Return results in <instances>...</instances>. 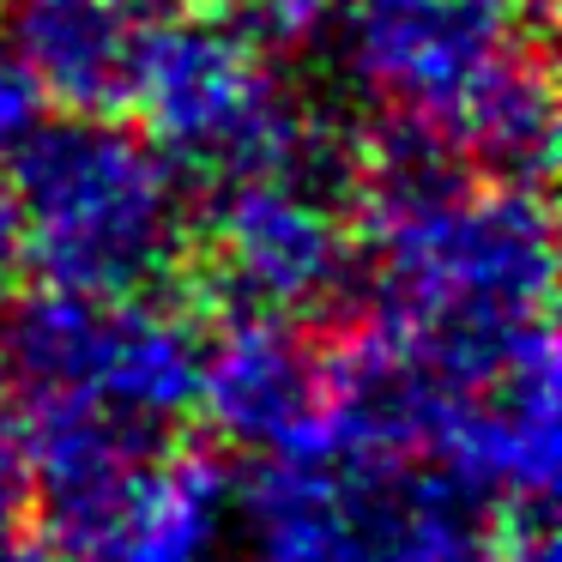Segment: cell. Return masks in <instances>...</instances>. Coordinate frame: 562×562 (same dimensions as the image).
<instances>
[{"instance_id": "1", "label": "cell", "mask_w": 562, "mask_h": 562, "mask_svg": "<svg viewBox=\"0 0 562 562\" xmlns=\"http://www.w3.org/2000/svg\"><path fill=\"white\" fill-rule=\"evenodd\" d=\"M19 267L98 296H170L188 260L182 170L127 115H37L0 158Z\"/></svg>"}, {"instance_id": "2", "label": "cell", "mask_w": 562, "mask_h": 562, "mask_svg": "<svg viewBox=\"0 0 562 562\" xmlns=\"http://www.w3.org/2000/svg\"><path fill=\"white\" fill-rule=\"evenodd\" d=\"M243 514L260 562H477L502 496L436 453L308 441L248 472Z\"/></svg>"}, {"instance_id": "3", "label": "cell", "mask_w": 562, "mask_h": 562, "mask_svg": "<svg viewBox=\"0 0 562 562\" xmlns=\"http://www.w3.org/2000/svg\"><path fill=\"white\" fill-rule=\"evenodd\" d=\"M182 291V303H194L206 321L284 315L315 327L333 315V327H345L369 308L363 236L351 212L291 182H218L206 188L200 212H188Z\"/></svg>"}, {"instance_id": "4", "label": "cell", "mask_w": 562, "mask_h": 562, "mask_svg": "<svg viewBox=\"0 0 562 562\" xmlns=\"http://www.w3.org/2000/svg\"><path fill=\"white\" fill-rule=\"evenodd\" d=\"M375 236L363 315L453 321V315H544L550 303V212L538 188L472 182L429 206L363 224Z\"/></svg>"}, {"instance_id": "5", "label": "cell", "mask_w": 562, "mask_h": 562, "mask_svg": "<svg viewBox=\"0 0 562 562\" xmlns=\"http://www.w3.org/2000/svg\"><path fill=\"white\" fill-rule=\"evenodd\" d=\"M514 49L520 7L508 0H357L345 19L351 74L387 110L448 127Z\"/></svg>"}, {"instance_id": "6", "label": "cell", "mask_w": 562, "mask_h": 562, "mask_svg": "<svg viewBox=\"0 0 562 562\" xmlns=\"http://www.w3.org/2000/svg\"><path fill=\"white\" fill-rule=\"evenodd\" d=\"M200 412L231 448L284 453L308 448L327 417V345L284 315L206 321Z\"/></svg>"}, {"instance_id": "7", "label": "cell", "mask_w": 562, "mask_h": 562, "mask_svg": "<svg viewBox=\"0 0 562 562\" xmlns=\"http://www.w3.org/2000/svg\"><path fill=\"white\" fill-rule=\"evenodd\" d=\"M146 13L134 0H7V37L43 103L127 115Z\"/></svg>"}, {"instance_id": "8", "label": "cell", "mask_w": 562, "mask_h": 562, "mask_svg": "<svg viewBox=\"0 0 562 562\" xmlns=\"http://www.w3.org/2000/svg\"><path fill=\"white\" fill-rule=\"evenodd\" d=\"M224 520V465L206 453L151 460L98 526L79 538L74 562H206Z\"/></svg>"}, {"instance_id": "9", "label": "cell", "mask_w": 562, "mask_h": 562, "mask_svg": "<svg viewBox=\"0 0 562 562\" xmlns=\"http://www.w3.org/2000/svg\"><path fill=\"white\" fill-rule=\"evenodd\" d=\"M43 115V91H37V79L19 67V55L7 49L0 55V158L25 139V127Z\"/></svg>"}, {"instance_id": "10", "label": "cell", "mask_w": 562, "mask_h": 562, "mask_svg": "<svg viewBox=\"0 0 562 562\" xmlns=\"http://www.w3.org/2000/svg\"><path fill=\"white\" fill-rule=\"evenodd\" d=\"M0 562H74L61 544L49 538H19V532H0Z\"/></svg>"}, {"instance_id": "11", "label": "cell", "mask_w": 562, "mask_h": 562, "mask_svg": "<svg viewBox=\"0 0 562 562\" xmlns=\"http://www.w3.org/2000/svg\"><path fill=\"white\" fill-rule=\"evenodd\" d=\"M13 272H19V218H13V200L0 194V296H7Z\"/></svg>"}]
</instances>
